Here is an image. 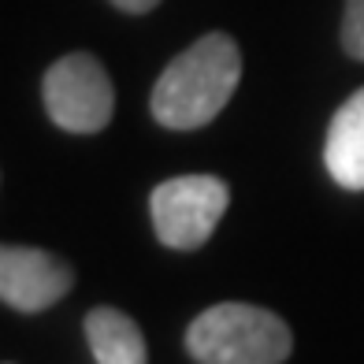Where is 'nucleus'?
<instances>
[{"instance_id":"7","label":"nucleus","mask_w":364,"mask_h":364,"mask_svg":"<svg viewBox=\"0 0 364 364\" xmlns=\"http://www.w3.org/2000/svg\"><path fill=\"white\" fill-rule=\"evenodd\" d=\"M86 342L93 360L101 364H145L149 350L138 323L119 309H90L86 312Z\"/></svg>"},{"instance_id":"9","label":"nucleus","mask_w":364,"mask_h":364,"mask_svg":"<svg viewBox=\"0 0 364 364\" xmlns=\"http://www.w3.org/2000/svg\"><path fill=\"white\" fill-rule=\"evenodd\" d=\"M119 11H130V15H141V11H153L160 0H112Z\"/></svg>"},{"instance_id":"2","label":"nucleus","mask_w":364,"mask_h":364,"mask_svg":"<svg viewBox=\"0 0 364 364\" xmlns=\"http://www.w3.org/2000/svg\"><path fill=\"white\" fill-rule=\"evenodd\" d=\"M290 327L272 309L223 301L186 331V353L201 364H279L290 357Z\"/></svg>"},{"instance_id":"3","label":"nucleus","mask_w":364,"mask_h":364,"mask_svg":"<svg viewBox=\"0 0 364 364\" xmlns=\"http://www.w3.org/2000/svg\"><path fill=\"white\" fill-rule=\"evenodd\" d=\"M227 201L230 190L216 175H178L160 182L153 190V201H149L156 238L178 253L201 250L223 220Z\"/></svg>"},{"instance_id":"8","label":"nucleus","mask_w":364,"mask_h":364,"mask_svg":"<svg viewBox=\"0 0 364 364\" xmlns=\"http://www.w3.org/2000/svg\"><path fill=\"white\" fill-rule=\"evenodd\" d=\"M342 45L353 60H364V0H346L342 19Z\"/></svg>"},{"instance_id":"5","label":"nucleus","mask_w":364,"mask_h":364,"mask_svg":"<svg viewBox=\"0 0 364 364\" xmlns=\"http://www.w3.org/2000/svg\"><path fill=\"white\" fill-rule=\"evenodd\" d=\"M75 272L60 257L34 245L0 250V297L15 312H45L71 290Z\"/></svg>"},{"instance_id":"1","label":"nucleus","mask_w":364,"mask_h":364,"mask_svg":"<svg viewBox=\"0 0 364 364\" xmlns=\"http://www.w3.org/2000/svg\"><path fill=\"white\" fill-rule=\"evenodd\" d=\"M242 53L230 34H205L178 53L153 86V115L168 130H197L212 123L238 90Z\"/></svg>"},{"instance_id":"4","label":"nucleus","mask_w":364,"mask_h":364,"mask_svg":"<svg viewBox=\"0 0 364 364\" xmlns=\"http://www.w3.org/2000/svg\"><path fill=\"white\" fill-rule=\"evenodd\" d=\"M45 112L71 134H97L112 123L115 90L108 71L90 53H68L45 71L41 82Z\"/></svg>"},{"instance_id":"6","label":"nucleus","mask_w":364,"mask_h":364,"mask_svg":"<svg viewBox=\"0 0 364 364\" xmlns=\"http://www.w3.org/2000/svg\"><path fill=\"white\" fill-rule=\"evenodd\" d=\"M323 164L342 190H364V90L335 112L323 141Z\"/></svg>"}]
</instances>
